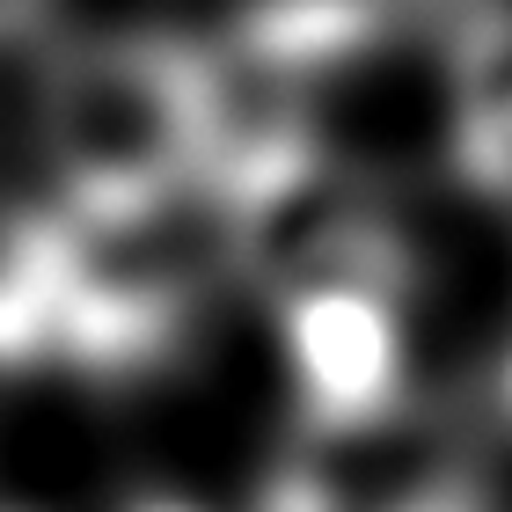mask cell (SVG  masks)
I'll return each mask as SVG.
<instances>
[{
	"label": "cell",
	"mask_w": 512,
	"mask_h": 512,
	"mask_svg": "<svg viewBox=\"0 0 512 512\" xmlns=\"http://www.w3.org/2000/svg\"><path fill=\"white\" fill-rule=\"evenodd\" d=\"M139 512H198V505H183V498H154V505H139Z\"/></svg>",
	"instance_id": "7a4b0ae2"
},
{
	"label": "cell",
	"mask_w": 512,
	"mask_h": 512,
	"mask_svg": "<svg viewBox=\"0 0 512 512\" xmlns=\"http://www.w3.org/2000/svg\"><path fill=\"white\" fill-rule=\"evenodd\" d=\"M205 81L161 44H88L44 81V161H52L66 220H132L205 154Z\"/></svg>",
	"instance_id": "6da1fadb"
}]
</instances>
